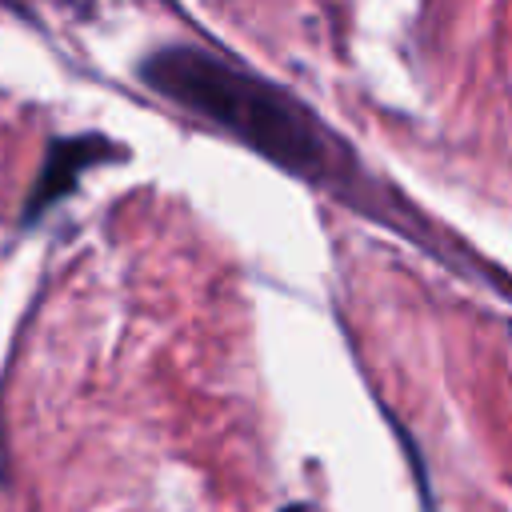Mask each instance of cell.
<instances>
[{"label": "cell", "mask_w": 512, "mask_h": 512, "mask_svg": "<svg viewBox=\"0 0 512 512\" xmlns=\"http://www.w3.org/2000/svg\"><path fill=\"white\" fill-rule=\"evenodd\" d=\"M284 512H304V508H284Z\"/></svg>", "instance_id": "obj_3"}, {"label": "cell", "mask_w": 512, "mask_h": 512, "mask_svg": "<svg viewBox=\"0 0 512 512\" xmlns=\"http://www.w3.org/2000/svg\"><path fill=\"white\" fill-rule=\"evenodd\" d=\"M100 152H104V140H100V136H68V140H56V144L48 148V160H44V168H40L32 192H28L24 220L40 216L48 204H56L60 196H68L72 184H76V176H80L84 168H92V164L100 160Z\"/></svg>", "instance_id": "obj_2"}, {"label": "cell", "mask_w": 512, "mask_h": 512, "mask_svg": "<svg viewBox=\"0 0 512 512\" xmlns=\"http://www.w3.org/2000/svg\"><path fill=\"white\" fill-rule=\"evenodd\" d=\"M140 80L164 100L212 120L216 128L296 176L320 180L336 172V144L324 124L292 92L268 84L264 76H252L200 48L176 44L144 56Z\"/></svg>", "instance_id": "obj_1"}]
</instances>
